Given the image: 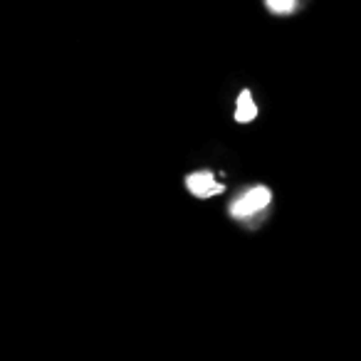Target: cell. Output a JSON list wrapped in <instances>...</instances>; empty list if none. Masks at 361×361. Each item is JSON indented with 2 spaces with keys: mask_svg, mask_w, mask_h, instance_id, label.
Here are the masks:
<instances>
[{
  "mask_svg": "<svg viewBox=\"0 0 361 361\" xmlns=\"http://www.w3.org/2000/svg\"><path fill=\"white\" fill-rule=\"evenodd\" d=\"M270 203H272V191L265 183H255V186L245 188V191L233 198L231 206H228V216L238 223L252 226V223H257L265 216Z\"/></svg>",
  "mask_w": 361,
  "mask_h": 361,
  "instance_id": "6da1fadb",
  "label": "cell"
},
{
  "mask_svg": "<svg viewBox=\"0 0 361 361\" xmlns=\"http://www.w3.org/2000/svg\"><path fill=\"white\" fill-rule=\"evenodd\" d=\"M183 183H186V191L191 193L193 198H198V201H211V198L221 196V193L226 191V183H223L213 171H206V169L188 173Z\"/></svg>",
  "mask_w": 361,
  "mask_h": 361,
  "instance_id": "7a4b0ae2",
  "label": "cell"
},
{
  "mask_svg": "<svg viewBox=\"0 0 361 361\" xmlns=\"http://www.w3.org/2000/svg\"><path fill=\"white\" fill-rule=\"evenodd\" d=\"M257 114H260V109H257L250 90H243L240 94H238V99H235V111H233V119H235L238 124H250V121L257 119Z\"/></svg>",
  "mask_w": 361,
  "mask_h": 361,
  "instance_id": "3957f363",
  "label": "cell"
},
{
  "mask_svg": "<svg viewBox=\"0 0 361 361\" xmlns=\"http://www.w3.org/2000/svg\"><path fill=\"white\" fill-rule=\"evenodd\" d=\"M265 8L272 16H292L300 8V0H265Z\"/></svg>",
  "mask_w": 361,
  "mask_h": 361,
  "instance_id": "277c9868",
  "label": "cell"
}]
</instances>
